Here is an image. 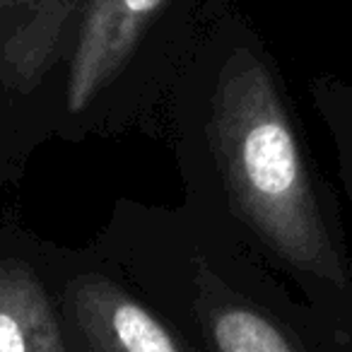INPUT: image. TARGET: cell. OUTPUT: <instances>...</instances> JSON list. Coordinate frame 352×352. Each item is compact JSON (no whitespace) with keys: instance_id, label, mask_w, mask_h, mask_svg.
Here are the masks:
<instances>
[{"instance_id":"cell-1","label":"cell","mask_w":352,"mask_h":352,"mask_svg":"<svg viewBox=\"0 0 352 352\" xmlns=\"http://www.w3.org/2000/svg\"><path fill=\"white\" fill-rule=\"evenodd\" d=\"M162 118L184 203L283 278L352 352L340 203L273 51L234 0H210Z\"/></svg>"},{"instance_id":"cell-2","label":"cell","mask_w":352,"mask_h":352,"mask_svg":"<svg viewBox=\"0 0 352 352\" xmlns=\"http://www.w3.org/2000/svg\"><path fill=\"white\" fill-rule=\"evenodd\" d=\"M92 246L198 352H347L283 278L186 203L121 198Z\"/></svg>"},{"instance_id":"cell-3","label":"cell","mask_w":352,"mask_h":352,"mask_svg":"<svg viewBox=\"0 0 352 352\" xmlns=\"http://www.w3.org/2000/svg\"><path fill=\"white\" fill-rule=\"evenodd\" d=\"M210 0H85L51 78L56 138L150 131Z\"/></svg>"},{"instance_id":"cell-4","label":"cell","mask_w":352,"mask_h":352,"mask_svg":"<svg viewBox=\"0 0 352 352\" xmlns=\"http://www.w3.org/2000/svg\"><path fill=\"white\" fill-rule=\"evenodd\" d=\"M56 280L75 352H198L92 244H56Z\"/></svg>"},{"instance_id":"cell-5","label":"cell","mask_w":352,"mask_h":352,"mask_svg":"<svg viewBox=\"0 0 352 352\" xmlns=\"http://www.w3.org/2000/svg\"><path fill=\"white\" fill-rule=\"evenodd\" d=\"M0 352H75L60 314L56 244L3 215Z\"/></svg>"},{"instance_id":"cell-6","label":"cell","mask_w":352,"mask_h":352,"mask_svg":"<svg viewBox=\"0 0 352 352\" xmlns=\"http://www.w3.org/2000/svg\"><path fill=\"white\" fill-rule=\"evenodd\" d=\"M85 0H0V80L22 92H51Z\"/></svg>"},{"instance_id":"cell-7","label":"cell","mask_w":352,"mask_h":352,"mask_svg":"<svg viewBox=\"0 0 352 352\" xmlns=\"http://www.w3.org/2000/svg\"><path fill=\"white\" fill-rule=\"evenodd\" d=\"M56 138L51 92L30 94L0 80V188L25 174L32 155Z\"/></svg>"},{"instance_id":"cell-8","label":"cell","mask_w":352,"mask_h":352,"mask_svg":"<svg viewBox=\"0 0 352 352\" xmlns=\"http://www.w3.org/2000/svg\"><path fill=\"white\" fill-rule=\"evenodd\" d=\"M309 97L331 135L338 176L352 206V85L333 75H316L309 82Z\"/></svg>"}]
</instances>
